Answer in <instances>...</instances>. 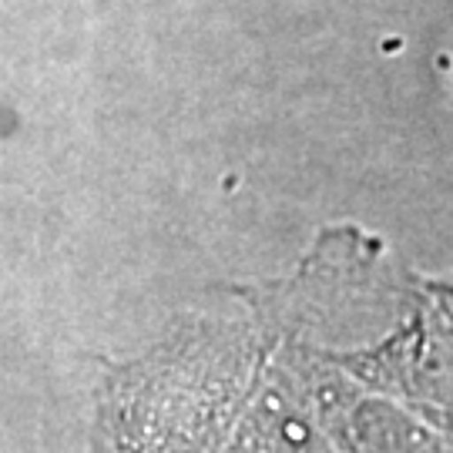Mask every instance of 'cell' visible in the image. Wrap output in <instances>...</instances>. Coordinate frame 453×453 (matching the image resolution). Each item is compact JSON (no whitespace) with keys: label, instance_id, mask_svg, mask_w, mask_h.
Listing matches in <instances>:
<instances>
[{"label":"cell","instance_id":"1","mask_svg":"<svg viewBox=\"0 0 453 453\" xmlns=\"http://www.w3.org/2000/svg\"><path fill=\"white\" fill-rule=\"evenodd\" d=\"M228 453H329L326 443L303 417L289 413L282 403H265L239 430Z\"/></svg>","mask_w":453,"mask_h":453}]
</instances>
